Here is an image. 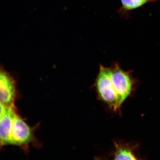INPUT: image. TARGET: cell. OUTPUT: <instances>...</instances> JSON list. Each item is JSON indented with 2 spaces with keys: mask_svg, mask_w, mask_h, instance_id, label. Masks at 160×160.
Instances as JSON below:
<instances>
[{
  "mask_svg": "<svg viewBox=\"0 0 160 160\" xmlns=\"http://www.w3.org/2000/svg\"><path fill=\"white\" fill-rule=\"evenodd\" d=\"M95 86L98 96L101 101L107 103L115 111L119 110L121 107L118 98L112 83L110 67L100 66Z\"/></svg>",
  "mask_w": 160,
  "mask_h": 160,
  "instance_id": "obj_1",
  "label": "cell"
},
{
  "mask_svg": "<svg viewBox=\"0 0 160 160\" xmlns=\"http://www.w3.org/2000/svg\"><path fill=\"white\" fill-rule=\"evenodd\" d=\"M110 69L112 83L121 107L123 102L132 92L135 81L130 72L124 71L117 63L112 66Z\"/></svg>",
  "mask_w": 160,
  "mask_h": 160,
  "instance_id": "obj_2",
  "label": "cell"
},
{
  "mask_svg": "<svg viewBox=\"0 0 160 160\" xmlns=\"http://www.w3.org/2000/svg\"><path fill=\"white\" fill-rule=\"evenodd\" d=\"M33 140L32 130L16 112L12 126L11 144L26 148Z\"/></svg>",
  "mask_w": 160,
  "mask_h": 160,
  "instance_id": "obj_3",
  "label": "cell"
},
{
  "mask_svg": "<svg viewBox=\"0 0 160 160\" xmlns=\"http://www.w3.org/2000/svg\"><path fill=\"white\" fill-rule=\"evenodd\" d=\"M0 101L6 107L15 106L17 87L14 78L8 72L1 68L0 72Z\"/></svg>",
  "mask_w": 160,
  "mask_h": 160,
  "instance_id": "obj_4",
  "label": "cell"
},
{
  "mask_svg": "<svg viewBox=\"0 0 160 160\" xmlns=\"http://www.w3.org/2000/svg\"><path fill=\"white\" fill-rule=\"evenodd\" d=\"M15 106L7 107L1 103L0 137L1 147L11 144V133L14 116L16 113Z\"/></svg>",
  "mask_w": 160,
  "mask_h": 160,
  "instance_id": "obj_5",
  "label": "cell"
},
{
  "mask_svg": "<svg viewBox=\"0 0 160 160\" xmlns=\"http://www.w3.org/2000/svg\"><path fill=\"white\" fill-rule=\"evenodd\" d=\"M115 151L113 153L114 159H137L133 151V148L128 144H123L115 142Z\"/></svg>",
  "mask_w": 160,
  "mask_h": 160,
  "instance_id": "obj_6",
  "label": "cell"
},
{
  "mask_svg": "<svg viewBox=\"0 0 160 160\" xmlns=\"http://www.w3.org/2000/svg\"><path fill=\"white\" fill-rule=\"evenodd\" d=\"M150 1H153V0H121L123 7L127 10L137 8Z\"/></svg>",
  "mask_w": 160,
  "mask_h": 160,
  "instance_id": "obj_7",
  "label": "cell"
},
{
  "mask_svg": "<svg viewBox=\"0 0 160 160\" xmlns=\"http://www.w3.org/2000/svg\"><path fill=\"white\" fill-rule=\"evenodd\" d=\"M153 1H157V0H153Z\"/></svg>",
  "mask_w": 160,
  "mask_h": 160,
  "instance_id": "obj_8",
  "label": "cell"
}]
</instances>
